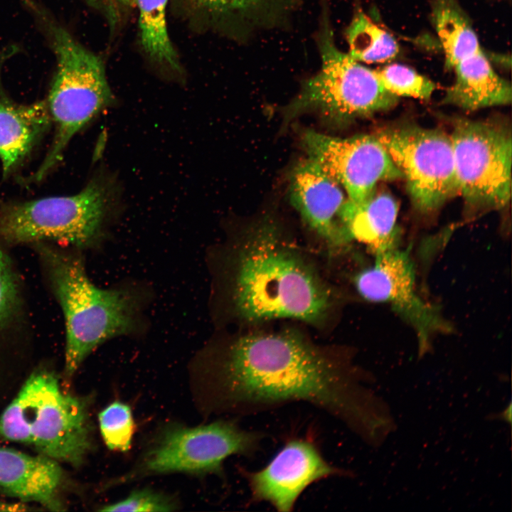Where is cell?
I'll list each match as a JSON object with an SVG mask.
<instances>
[{
	"label": "cell",
	"mask_w": 512,
	"mask_h": 512,
	"mask_svg": "<svg viewBox=\"0 0 512 512\" xmlns=\"http://www.w3.org/2000/svg\"><path fill=\"white\" fill-rule=\"evenodd\" d=\"M346 36L348 54L360 63H384L393 60L399 53L394 37L359 9L347 26Z\"/></svg>",
	"instance_id": "obj_20"
},
{
	"label": "cell",
	"mask_w": 512,
	"mask_h": 512,
	"mask_svg": "<svg viewBox=\"0 0 512 512\" xmlns=\"http://www.w3.org/2000/svg\"><path fill=\"white\" fill-rule=\"evenodd\" d=\"M64 474L56 460L0 447V491L48 510H64L60 492Z\"/></svg>",
	"instance_id": "obj_15"
},
{
	"label": "cell",
	"mask_w": 512,
	"mask_h": 512,
	"mask_svg": "<svg viewBox=\"0 0 512 512\" xmlns=\"http://www.w3.org/2000/svg\"><path fill=\"white\" fill-rule=\"evenodd\" d=\"M56 60L45 100L54 127L52 144L33 177L41 180L63 158L72 138L113 102L102 58L82 46L43 5L25 0Z\"/></svg>",
	"instance_id": "obj_4"
},
{
	"label": "cell",
	"mask_w": 512,
	"mask_h": 512,
	"mask_svg": "<svg viewBox=\"0 0 512 512\" xmlns=\"http://www.w3.org/2000/svg\"><path fill=\"white\" fill-rule=\"evenodd\" d=\"M174 498L162 492L145 488L137 489L117 502L102 506L100 511L168 512L178 509Z\"/></svg>",
	"instance_id": "obj_24"
},
{
	"label": "cell",
	"mask_w": 512,
	"mask_h": 512,
	"mask_svg": "<svg viewBox=\"0 0 512 512\" xmlns=\"http://www.w3.org/2000/svg\"><path fill=\"white\" fill-rule=\"evenodd\" d=\"M52 290L65 321L64 373L71 378L97 347L119 336L146 329L150 295L142 285L102 289L90 279L79 255L37 243Z\"/></svg>",
	"instance_id": "obj_3"
},
{
	"label": "cell",
	"mask_w": 512,
	"mask_h": 512,
	"mask_svg": "<svg viewBox=\"0 0 512 512\" xmlns=\"http://www.w3.org/2000/svg\"><path fill=\"white\" fill-rule=\"evenodd\" d=\"M0 437L79 466L94 447L89 402L64 392L50 370H37L1 415Z\"/></svg>",
	"instance_id": "obj_5"
},
{
	"label": "cell",
	"mask_w": 512,
	"mask_h": 512,
	"mask_svg": "<svg viewBox=\"0 0 512 512\" xmlns=\"http://www.w3.org/2000/svg\"><path fill=\"white\" fill-rule=\"evenodd\" d=\"M290 200L304 220L328 243L347 244L341 213L347 201L342 186L309 159L294 169L290 179Z\"/></svg>",
	"instance_id": "obj_14"
},
{
	"label": "cell",
	"mask_w": 512,
	"mask_h": 512,
	"mask_svg": "<svg viewBox=\"0 0 512 512\" xmlns=\"http://www.w3.org/2000/svg\"><path fill=\"white\" fill-rule=\"evenodd\" d=\"M169 0H136L139 40L144 53L158 65L181 75L183 68L168 32Z\"/></svg>",
	"instance_id": "obj_19"
},
{
	"label": "cell",
	"mask_w": 512,
	"mask_h": 512,
	"mask_svg": "<svg viewBox=\"0 0 512 512\" xmlns=\"http://www.w3.org/2000/svg\"><path fill=\"white\" fill-rule=\"evenodd\" d=\"M319 72L302 85L287 106L286 119L307 110L319 111L335 122H346L393 108L398 98L386 90L375 70L338 48L326 7L317 38Z\"/></svg>",
	"instance_id": "obj_7"
},
{
	"label": "cell",
	"mask_w": 512,
	"mask_h": 512,
	"mask_svg": "<svg viewBox=\"0 0 512 512\" xmlns=\"http://www.w3.org/2000/svg\"><path fill=\"white\" fill-rule=\"evenodd\" d=\"M50 124L45 100L21 105L0 96V161L4 176L23 161Z\"/></svg>",
	"instance_id": "obj_17"
},
{
	"label": "cell",
	"mask_w": 512,
	"mask_h": 512,
	"mask_svg": "<svg viewBox=\"0 0 512 512\" xmlns=\"http://www.w3.org/2000/svg\"><path fill=\"white\" fill-rule=\"evenodd\" d=\"M250 492V501L266 502L277 511L290 512L303 491L311 484L334 476H351L322 455L309 439L294 438L285 443L260 470L242 471Z\"/></svg>",
	"instance_id": "obj_13"
},
{
	"label": "cell",
	"mask_w": 512,
	"mask_h": 512,
	"mask_svg": "<svg viewBox=\"0 0 512 512\" xmlns=\"http://www.w3.org/2000/svg\"><path fill=\"white\" fill-rule=\"evenodd\" d=\"M99 427L107 447L127 452L131 447L135 425L130 407L120 401L107 405L98 415Z\"/></svg>",
	"instance_id": "obj_23"
},
{
	"label": "cell",
	"mask_w": 512,
	"mask_h": 512,
	"mask_svg": "<svg viewBox=\"0 0 512 512\" xmlns=\"http://www.w3.org/2000/svg\"><path fill=\"white\" fill-rule=\"evenodd\" d=\"M375 70L384 88L398 97L428 100L436 89L431 80L403 65L390 64Z\"/></svg>",
	"instance_id": "obj_22"
},
{
	"label": "cell",
	"mask_w": 512,
	"mask_h": 512,
	"mask_svg": "<svg viewBox=\"0 0 512 512\" xmlns=\"http://www.w3.org/2000/svg\"><path fill=\"white\" fill-rule=\"evenodd\" d=\"M28 506L23 504V503H6L2 501H0V511H28L29 510V508L27 507Z\"/></svg>",
	"instance_id": "obj_27"
},
{
	"label": "cell",
	"mask_w": 512,
	"mask_h": 512,
	"mask_svg": "<svg viewBox=\"0 0 512 512\" xmlns=\"http://www.w3.org/2000/svg\"><path fill=\"white\" fill-rule=\"evenodd\" d=\"M499 418L501 420H503L504 421L508 422L509 424L511 422V405L509 404L508 407L505 409L503 412H501L499 415Z\"/></svg>",
	"instance_id": "obj_28"
},
{
	"label": "cell",
	"mask_w": 512,
	"mask_h": 512,
	"mask_svg": "<svg viewBox=\"0 0 512 512\" xmlns=\"http://www.w3.org/2000/svg\"><path fill=\"white\" fill-rule=\"evenodd\" d=\"M112 212L108 183L95 178L74 195L6 205L0 210V238L11 245L53 241L97 247Z\"/></svg>",
	"instance_id": "obj_6"
},
{
	"label": "cell",
	"mask_w": 512,
	"mask_h": 512,
	"mask_svg": "<svg viewBox=\"0 0 512 512\" xmlns=\"http://www.w3.org/2000/svg\"><path fill=\"white\" fill-rule=\"evenodd\" d=\"M344 358L295 331L240 336L210 356V405L246 415L304 402L369 441L382 423L377 399Z\"/></svg>",
	"instance_id": "obj_1"
},
{
	"label": "cell",
	"mask_w": 512,
	"mask_h": 512,
	"mask_svg": "<svg viewBox=\"0 0 512 512\" xmlns=\"http://www.w3.org/2000/svg\"><path fill=\"white\" fill-rule=\"evenodd\" d=\"M302 142L309 159L336 180L353 203L369 197L378 182L402 178L376 136L339 138L309 130Z\"/></svg>",
	"instance_id": "obj_12"
},
{
	"label": "cell",
	"mask_w": 512,
	"mask_h": 512,
	"mask_svg": "<svg viewBox=\"0 0 512 512\" xmlns=\"http://www.w3.org/2000/svg\"><path fill=\"white\" fill-rule=\"evenodd\" d=\"M100 11L112 26H115L124 13L136 5V0H85Z\"/></svg>",
	"instance_id": "obj_26"
},
{
	"label": "cell",
	"mask_w": 512,
	"mask_h": 512,
	"mask_svg": "<svg viewBox=\"0 0 512 512\" xmlns=\"http://www.w3.org/2000/svg\"><path fill=\"white\" fill-rule=\"evenodd\" d=\"M19 299L16 274L9 259L0 247V329L17 312Z\"/></svg>",
	"instance_id": "obj_25"
},
{
	"label": "cell",
	"mask_w": 512,
	"mask_h": 512,
	"mask_svg": "<svg viewBox=\"0 0 512 512\" xmlns=\"http://www.w3.org/2000/svg\"><path fill=\"white\" fill-rule=\"evenodd\" d=\"M231 299L235 312L248 321L294 319L319 323L331 305L330 292L273 222L252 227L235 260Z\"/></svg>",
	"instance_id": "obj_2"
},
{
	"label": "cell",
	"mask_w": 512,
	"mask_h": 512,
	"mask_svg": "<svg viewBox=\"0 0 512 512\" xmlns=\"http://www.w3.org/2000/svg\"><path fill=\"white\" fill-rule=\"evenodd\" d=\"M262 438L261 432L243 429L233 420L192 427L169 423L155 435L136 465L106 486L171 473L221 475L228 457L253 455Z\"/></svg>",
	"instance_id": "obj_8"
},
{
	"label": "cell",
	"mask_w": 512,
	"mask_h": 512,
	"mask_svg": "<svg viewBox=\"0 0 512 512\" xmlns=\"http://www.w3.org/2000/svg\"><path fill=\"white\" fill-rule=\"evenodd\" d=\"M353 282L365 300L389 305L410 325L421 356L430 349L433 336L452 330L438 307L419 294L410 249L398 247L375 255L374 262L360 271Z\"/></svg>",
	"instance_id": "obj_11"
},
{
	"label": "cell",
	"mask_w": 512,
	"mask_h": 512,
	"mask_svg": "<svg viewBox=\"0 0 512 512\" xmlns=\"http://www.w3.org/2000/svg\"><path fill=\"white\" fill-rule=\"evenodd\" d=\"M273 0H185L193 15L208 22L220 24L228 21H253Z\"/></svg>",
	"instance_id": "obj_21"
},
{
	"label": "cell",
	"mask_w": 512,
	"mask_h": 512,
	"mask_svg": "<svg viewBox=\"0 0 512 512\" xmlns=\"http://www.w3.org/2000/svg\"><path fill=\"white\" fill-rule=\"evenodd\" d=\"M459 193L468 210H500L511 198V128L494 119H459L450 135Z\"/></svg>",
	"instance_id": "obj_9"
},
{
	"label": "cell",
	"mask_w": 512,
	"mask_h": 512,
	"mask_svg": "<svg viewBox=\"0 0 512 512\" xmlns=\"http://www.w3.org/2000/svg\"><path fill=\"white\" fill-rule=\"evenodd\" d=\"M376 137L405 178L417 211L434 212L459 193L450 135L403 124L382 129Z\"/></svg>",
	"instance_id": "obj_10"
},
{
	"label": "cell",
	"mask_w": 512,
	"mask_h": 512,
	"mask_svg": "<svg viewBox=\"0 0 512 512\" xmlns=\"http://www.w3.org/2000/svg\"><path fill=\"white\" fill-rule=\"evenodd\" d=\"M398 214V204L391 195L374 191L359 203L347 199L340 218L349 240L365 245L375 256L400 247Z\"/></svg>",
	"instance_id": "obj_16"
},
{
	"label": "cell",
	"mask_w": 512,
	"mask_h": 512,
	"mask_svg": "<svg viewBox=\"0 0 512 512\" xmlns=\"http://www.w3.org/2000/svg\"><path fill=\"white\" fill-rule=\"evenodd\" d=\"M452 70L455 80L447 90L444 103L470 111L511 103V84L495 72L485 53Z\"/></svg>",
	"instance_id": "obj_18"
}]
</instances>
